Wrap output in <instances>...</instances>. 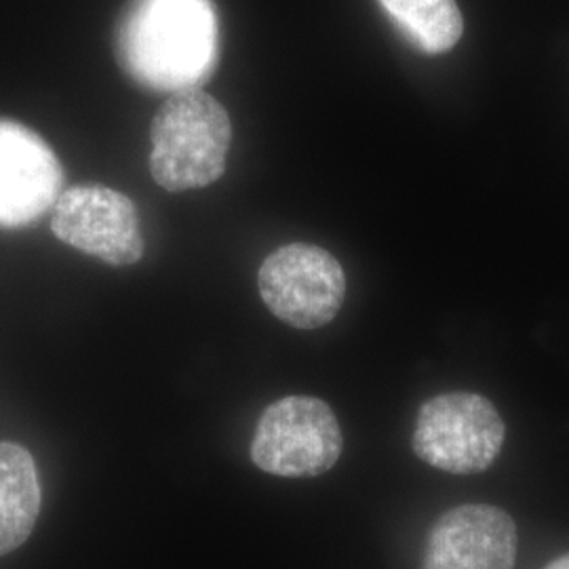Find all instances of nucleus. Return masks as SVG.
Masks as SVG:
<instances>
[{
    "label": "nucleus",
    "instance_id": "1",
    "mask_svg": "<svg viewBox=\"0 0 569 569\" xmlns=\"http://www.w3.org/2000/svg\"><path fill=\"white\" fill-rule=\"evenodd\" d=\"M220 56L213 0H131L117 28L122 70L150 91L201 89Z\"/></svg>",
    "mask_w": 569,
    "mask_h": 569
},
{
    "label": "nucleus",
    "instance_id": "2",
    "mask_svg": "<svg viewBox=\"0 0 569 569\" xmlns=\"http://www.w3.org/2000/svg\"><path fill=\"white\" fill-rule=\"evenodd\" d=\"M150 173L167 192L199 190L226 171L232 124L224 106L201 89L171 93L150 127Z\"/></svg>",
    "mask_w": 569,
    "mask_h": 569
},
{
    "label": "nucleus",
    "instance_id": "3",
    "mask_svg": "<svg viewBox=\"0 0 569 569\" xmlns=\"http://www.w3.org/2000/svg\"><path fill=\"white\" fill-rule=\"evenodd\" d=\"M342 428L326 401L291 395L264 409L251 439V460L268 475L308 479L326 475L342 456Z\"/></svg>",
    "mask_w": 569,
    "mask_h": 569
},
{
    "label": "nucleus",
    "instance_id": "4",
    "mask_svg": "<svg viewBox=\"0 0 569 569\" xmlns=\"http://www.w3.org/2000/svg\"><path fill=\"white\" fill-rule=\"evenodd\" d=\"M505 422L477 392H446L420 407L411 437L413 453L451 475L488 470L505 446Z\"/></svg>",
    "mask_w": 569,
    "mask_h": 569
},
{
    "label": "nucleus",
    "instance_id": "5",
    "mask_svg": "<svg viewBox=\"0 0 569 569\" xmlns=\"http://www.w3.org/2000/svg\"><path fill=\"white\" fill-rule=\"evenodd\" d=\"M258 287L279 321L296 329H317L331 323L345 305V268L323 247L284 244L260 266Z\"/></svg>",
    "mask_w": 569,
    "mask_h": 569
},
{
    "label": "nucleus",
    "instance_id": "6",
    "mask_svg": "<svg viewBox=\"0 0 569 569\" xmlns=\"http://www.w3.org/2000/svg\"><path fill=\"white\" fill-rule=\"evenodd\" d=\"M51 230L61 243L110 266L138 264L143 243L140 213L114 188L82 183L63 190L53 204Z\"/></svg>",
    "mask_w": 569,
    "mask_h": 569
},
{
    "label": "nucleus",
    "instance_id": "7",
    "mask_svg": "<svg viewBox=\"0 0 569 569\" xmlns=\"http://www.w3.org/2000/svg\"><path fill=\"white\" fill-rule=\"evenodd\" d=\"M63 169L51 146L18 121L0 119V228L39 224L60 199Z\"/></svg>",
    "mask_w": 569,
    "mask_h": 569
},
{
    "label": "nucleus",
    "instance_id": "8",
    "mask_svg": "<svg viewBox=\"0 0 569 569\" xmlns=\"http://www.w3.org/2000/svg\"><path fill=\"white\" fill-rule=\"evenodd\" d=\"M519 536L507 510L465 505L430 529L422 569H515Z\"/></svg>",
    "mask_w": 569,
    "mask_h": 569
},
{
    "label": "nucleus",
    "instance_id": "9",
    "mask_svg": "<svg viewBox=\"0 0 569 569\" xmlns=\"http://www.w3.org/2000/svg\"><path fill=\"white\" fill-rule=\"evenodd\" d=\"M42 491L32 453L0 441V557L20 549L41 515Z\"/></svg>",
    "mask_w": 569,
    "mask_h": 569
},
{
    "label": "nucleus",
    "instance_id": "10",
    "mask_svg": "<svg viewBox=\"0 0 569 569\" xmlns=\"http://www.w3.org/2000/svg\"><path fill=\"white\" fill-rule=\"evenodd\" d=\"M411 44L428 56L446 53L465 32L456 0H378Z\"/></svg>",
    "mask_w": 569,
    "mask_h": 569
},
{
    "label": "nucleus",
    "instance_id": "11",
    "mask_svg": "<svg viewBox=\"0 0 569 569\" xmlns=\"http://www.w3.org/2000/svg\"><path fill=\"white\" fill-rule=\"evenodd\" d=\"M545 569H569V555H563V557L550 561L549 566Z\"/></svg>",
    "mask_w": 569,
    "mask_h": 569
}]
</instances>
